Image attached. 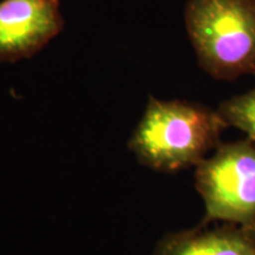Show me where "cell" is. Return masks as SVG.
<instances>
[{
	"mask_svg": "<svg viewBox=\"0 0 255 255\" xmlns=\"http://www.w3.org/2000/svg\"><path fill=\"white\" fill-rule=\"evenodd\" d=\"M154 255H255V225L175 233L159 242Z\"/></svg>",
	"mask_w": 255,
	"mask_h": 255,
	"instance_id": "5b68a950",
	"label": "cell"
},
{
	"mask_svg": "<svg viewBox=\"0 0 255 255\" xmlns=\"http://www.w3.org/2000/svg\"><path fill=\"white\" fill-rule=\"evenodd\" d=\"M58 0L0 1V60L32 57L63 30Z\"/></svg>",
	"mask_w": 255,
	"mask_h": 255,
	"instance_id": "277c9868",
	"label": "cell"
},
{
	"mask_svg": "<svg viewBox=\"0 0 255 255\" xmlns=\"http://www.w3.org/2000/svg\"><path fill=\"white\" fill-rule=\"evenodd\" d=\"M226 127L219 111L205 105L150 96L129 148L142 164L171 173L200 163Z\"/></svg>",
	"mask_w": 255,
	"mask_h": 255,
	"instance_id": "6da1fadb",
	"label": "cell"
},
{
	"mask_svg": "<svg viewBox=\"0 0 255 255\" xmlns=\"http://www.w3.org/2000/svg\"><path fill=\"white\" fill-rule=\"evenodd\" d=\"M196 188L208 220L255 225V143H228L196 164Z\"/></svg>",
	"mask_w": 255,
	"mask_h": 255,
	"instance_id": "3957f363",
	"label": "cell"
},
{
	"mask_svg": "<svg viewBox=\"0 0 255 255\" xmlns=\"http://www.w3.org/2000/svg\"><path fill=\"white\" fill-rule=\"evenodd\" d=\"M184 19L200 65L212 77L255 75V0H189Z\"/></svg>",
	"mask_w": 255,
	"mask_h": 255,
	"instance_id": "7a4b0ae2",
	"label": "cell"
},
{
	"mask_svg": "<svg viewBox=\"0 0 255 255\" xmlns=\"http://www.w3.org/2000/svg\"><path fill=\"white\" fill-rule=\"evenodd\" d=\"M219 114L227 126L242 130L255 143V89L223 102L219 108Z\"/></svg>",
	"mask_w": 255,
	"mask_h": 255,
	"instance_id": "8992f818",
	"label": "cell"
}]
</instances>
